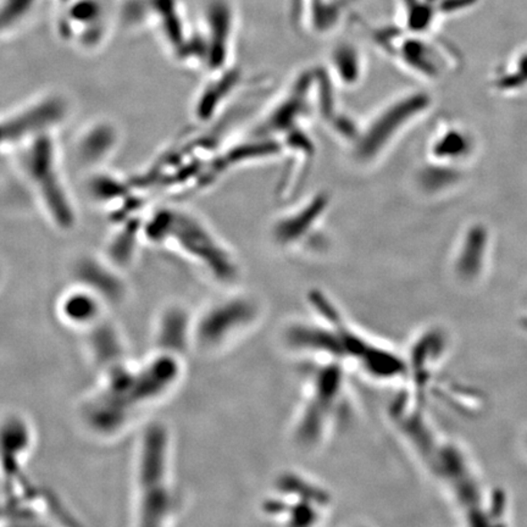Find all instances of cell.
<instances>
[{"instance_id": "cell-1", "label": "cell", "mask_w": 527, "mask_h": 527, "mask_svg": "<svg viewBox=\"0 0 527 527\" xmlns=\"http://www.w3.org/2000/svg\"><path fill=\"white\" fill-rule=\"evenodd\" d=\"M182 355L158 349L138 366L123 362L105 372L99 389L82 406L83 425L93 435L113 437L168 396L182 378Z\"/></svg>"}, {"instance_id": "cell-8", "label": "cell", "mask_w": 527, "mask_h": 527, "mask_svg": "<svg viewBox=\"0 0 527 527\" xmlns=\"http://www.w3.org/2000/svg\"><path fill=\"white\" fill-rule=\"evenodd\" d=\"M262 315V305L253 297H225L193 319L192 343L205 352H222L252 332Z\"/></svg>"}, {"instance_id": "cell-13", "label": "cell", "mask_w": 527, "mask_h": 527, "mask_svg": "<svg viewBox=\"0 0 527 527\" xmlns=\"http://www.w3.org/2000/svg\"><path fill=\"white\" fill-rule=\"evenodd\" d=\"M329 69V78L333 85L350 88L362 82L365 75V62L358 48L343 43L333 49L330 56Z\"/></svg>"}, {"instance_id": "cell-16", "label": "cell", "mask_w": 527, "mask_h": 527, "mask_svg": "<svg viewBox=\"0 0 527 527\" xmlns=\"http://www.w3.org/2000/svg\"><path fill=\"white\" fill-rule=\"evenodd\" d=\"M469 149V139L462 132L449 131L433 143L432 153L439 159H456Z\"/></svg>"}, {"instance_id": "cell-12", "label": "cell", "mask_w": 527, "mask_h": 527, "mask_svg": "<svg viewBox=\"0 0 527 527\" xmlns=\"http://www.w3.org/2000/svg\"><path fill=\"white\" fill-rule=\"evenodd\" d=\"M63 320L73 328L92 329L103 320L102 297L91 289L68 293L59 305Z\"/></svg>"}, {"instance_id": "cell-11", "label": "cell", "mask_w": 527, "mask_h": 527, "mask_svg": "<svg viewBox=\"0 0 527 527\" xmlns=\"http://www.w3.org/2000/svg\"><path fill=\"white\" fill-rule=\"evenodd\" d=\"M31 429L28 422L19 416H9L0 423V460L2 468L13 475L31 445Z\"/></svg>"}, {"instance_id": "cell-10", "label": "cell", "mask_w": 527, "mask_h": 527, "mask_svg": "<svg viewBox=\"0 0 527 527\" xmlns=\"http://www.w3.org/2000/svg\"><path fill=\"white\" fill-rule=\"evenodd\" d=\"M368 32L375 46L399 68L426 78H436L441 71L433 46L410 36L408 29L372 28Z\"/></svg>"}, {"instance_id": "cell-15", "label": "cell", "mask_w": 527, "mask_h": 527, "mask_svg": "<svg viewBox=\"0 0 527 527\" xmlns=\"http://www.w3.org/2000/svg\"><path fill=\"white\" fill-rule=\"evenodd\" d=\"M486 232L481 226L473 228L466 237L462 258L459 260V269L463 275H472L479 268L481 262L483 249H485Z\"/></svg>"}, {"instance_id": "cell-3", "label": "cell", "mask_w": 527, "mask_h": 527, "mask_svg": "<svg viewBox=\"0 0 527 527\" xmlns=\"http://www.w3.org/2000/svg\"><path fill=\"white\" fill-rule=\"evenodd\" d=\"M349 372L335 360H314L293 425V439L302 450L319 449L345 422L350 405Z\"/></svg>"}, {"instance_id": "cell-6", "label": "cell", "mask_w": 527, "mask_h": 527, "mask_svg": "<svg viewBox=\"0 0 527 527\" xmlns=\"http://www.w3.org/2000/svg\"><path fill=\"white\" fill-rule=\"evenodd\" d=\"M331 493L298 472H285L276 478L264 499V515L286 526H315L331 512Z\"/></svg>"}, {"instance_id": "cell-17", "label": "cell", "mask_w": 527, "mask_h": 527, "mask_svg": "<svg viewBox=\"0 0 527 527\" xmlns=\"http://www.w3.org/2000/svg\"><path fill=\"white\" fill-rule=\"evenodd\" d=\"M456 179V173L452 170L442 168L429 169L423 172L422 182L428 188L437 189Z\"/></svg>"}, {"instance_id": "cell-18", "label": "cell", "mask_w": 527, "mask_h": 527, "mask_svg": "<svg viewBox=\"0 0 527 527\" xmlns=\"http://www.w3.org/2000/svg\"><path fill=\"white\" fill-rule=\"evenodd\" d=\"M527 83V55L520 60L518 70L512 75L506 76L499 82V86L503 88H514Z\"/></svg>"}, {"instance_id": "cell-14", "label": "cell", "mask_w": 527, "mask_h": 527, "mask_svg": "<svg viewBox=\"0 0 527 527\" xmlns=\"http://www.w3.org/2000/svg\"><path fill=\"white\" fill-rule=\"evenodd\" d=\"M193 320L185 310L170 309L160 322L158 342L160 348L182 355L186 347L192 343Z\"/></svg>"}, {"instance_id": "cell-5", "label": "cell", "mask_w": 527, "mask_h": 527, "mask_svg": "<svg viewBox=\"0 0 527 527\" xmlns=\"http://www.w3.org/2000/svg\"><path fill=\"white\" fill-rule=\"evenodd\" d=\"M166 219L170 225L159 239L175 243V248L220 285H233L238 280L241 270L232 250L205 223L181 212L168 213Z\"/></svg>"}, {"instance_id": "cell-2", "label": "cell", "mask_w": 527, "mask_h": 527, "mask_svg": "<svg viewBox=\"0 0 527 527\" xmlns=\"http://www.w3.org/2000/svg\"><path fill=\"white\" fill-rule=\"evenodd\" d=\"M310 305L316 319L293 323L289 336L292 350L313 360L345 364L373 381H406V359L356 329L325 293L313 292Z\"/></svg>"}, {"instance_id": "cell-4", "label": "cell", "mask_w": 527, "mask_h": 527, "mask_svg": "<svg viewBox=\"0 0 527 527\" xmlns=\"http://www.w3.org/2000/svg\"><path fill=\"white\" fill-rule=\"evenodd\" d=\"M171 441L165 426L150 425L137 459V519L139 525L163 526L175 513L171 480Z\"/></svg>"}, {"instance_id": "cell-7", "label": "cell", "mask_w": 527, "mask_h": 527, "mask_svg": "<svg viewBox=\"0 0 527 527\" xmlns=\"http://www.w3.org/2000/svg\"><path fill=\"white\" fill-rule=\"evenodd\" d=\"M431 99L422 92L406 93L387 102L359 126L353 142V155L359 164L372 165L380 162L400 141L410 123L429 108Z\"/></svg>"}, {"instance_id": "cell-9", "label": "cell", "mask_w": 527, "mask_h": 527, "mask_svg": "<svg viewBox=\"0 0 527 527\" xmlns=\"http://www.w3.org/2000/svg\"><path fill=\"white\" fill-rule=\"evenodd\" d=\"M329 206V196L325 193H316L303 200L275 220L272 226L273 243L285 250L308 248L318 237Z\"/></svg>"}]
</instances>
